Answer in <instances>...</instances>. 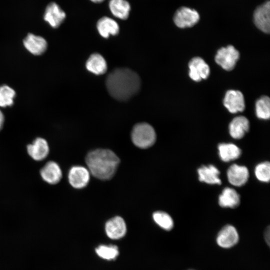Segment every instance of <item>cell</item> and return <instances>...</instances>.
<instances>
[{
  "label": "cell",
  "instance_id": "obj_12",
  "mask_svg": "<svg viewBox=\"0 0 270 270\" xmlns=\"http://www.w3.org/2000/svg\"><path fill=\"white\" fill-rule=\"evenodd\" d=\"M66 17L64 12L55 2H51L46 8L44 20L53 28L58 27Z\"/></svg>",
  "mask_w": 270,
  "mask_h": 270
},
{
  "label": "cell",
  "instance_id": "obj_20",
  "mask_svg": "<svg viewBox=\"0 0 270 270\" xmlns=\"http://www.w3.org/2000/svg\"><path fill=\"white\" fill-rule=\"evenodd\" d=\"M108 8L114 16L123 20L128 18L131 10L130 4L126 0H110Z\"/></svg>",
  "mask_w": 270,
  "mask_h": 270
},
{
  "label": "cell",
  "instance_id": "obj_16",
  "mask_svg": "<svg viewBox=\"0 0 270 270\" xmlns=\"http://www.w3.org/2000/svg\"><path fill=\"white\" fill-rule=\"evenodd\" d=\"M25 48L34 55L43 54L47 48V42L42 37L29 34L24 40Z\"/></svg>",
  "mask_w": 270,
  "mask_h": 270
},
{
  "label": "cell",
  "instance_id": "obj_27",
  "mask_svg": "<svg viewBox=\"0 0 270 270\" xmlns=\"http://www.w3.org/2000/svg\"><path fill=\"white\" fill-rule=\"evenodd\" d=\"M15 96V91L10 87L6 85L0 86V106H12Z\"/></svg>",
  "mask_w": 270,
  "mask_h": 270
},
{
  "label": "cell",
  "instance_id": "obj_32",
  "mask_svg": "<svg viewBox=\"0 0 270 270\" xmlns=\"http://www.w3.org/2000/svg\"></svg>",
  "mask_w": 270,
  "mask_h": 270
},
{
  "label": "cell",
  "instance_id": "obj_25",
  "mask_svg": "<svg viewBox=\"0 0 270 270\" xmlns=\"http://www.w3.org/2000/svg\"><path fill=\"white\" fill-rule=\"evenodd\" d=\"M95 251L99 257L108 260H114L119 254L118 248L115 245L102 244L98 246Z\"/></svg>",
  "mask_w": 270,
  "mask_h": 270
},
{
  "label": "cell",
  "instance_id": "obj_29",
  "mask_svg": "<svg viewBox=\"0 0 270 270\" xmlns=\"http://www.w3.org/2000/svg\"><path fill=\"white\" fill-rule=\"evenodd\" d=\"M270 229L268 226L264 232V238L268 246H270Z\"/></svg>",
  "mask_w": 270,
  "mask_h": 270
},
{
  "label": "cell",
  "instance_id": "obj_3",
  "mask_svg": "<svg viewBox=\"0 0 270 270\" xmlns=\"http://www.w3.org/2000/svg\"><path fill=\"white\" fill-rule=\"evenodd\" d=\"M132 140L134 144L141 148H147L152 146L156 140L154 128L148 124L138 123L132 131Z\"/></svg>",
  "mask_w": 270,
  "mask_h": 270
},
{
  "label": "cell",
  "instance_id": "obj_18",
  "mask_svg": "<svg viewBox=\"0 0 270 270\" xmlns=\"http://www.w3.org/2000/svg\"><path fill=\"white\" fill-rule=\"evenodd\" d=\"M250 128L249 121L244 116H238L234 118L230 122L229 126L230 135L234 138H242Z\"/></svg>",
  "mask_w": 270,
  "mask_h": 270
},
{
  "label": "cell",
  "instance_id": "obj_24",
  "mask_svg": "<svg viewBox=\"0 0 270 270\" xmlns=\"http://www.w3.org/2000/svg\"><path fill=\"white\" fill-rule=\"evenodd\" d=\"M256 112L257 117L267 120L270 116V100L267 96L260 98L256 103Z\"/></svg>",
  "mask_w": 270,
  "mask_h": 270
},
{
  "label": "cell",
  "instance_id": "obj_8",
  "mask_svg": "<svg viewBox=\"0 0 270 270\" xmlns=\"http://www.w3.org/2000/svg\"><path fill=\"white\" fill-rule=\"evenodd\" d=\"M189 76L196 82L206 79L210 73V69L204 60L200 57L192 58L189 62Z\"/></svg>",
  "mask_w": 270,
  "mask_h": 270
},
{
  "label": "cell",
  "instance_id": "obj_1",
  "mask_svg": "<svg viewBox=\"0 0 270 270\" xmlns=\"http://www.w3.org/2000/svg\"><path fill=\"white\" fill-rule=\"evenodd\" d=\"M106 86L109 94L119 100H126L139 90L140 80L134 71L124 68H117L108 76Z\"/></svg>",
  "mask_w": 270,
  "mask_h": 270
},
{
  "label": "cell",
  "instance_id": "obj_5",
  "mask_svg": "<svg viewBox=\"0 0 270 270\" xmlns=\"http://www.w3.org/2000/svg\"><path fill=\"white\" fill-rule=\"evenodd\" d=\"M200 19L198 13L195 10L186 7H182L176 10L174 20L180 28H190L195 25Z\"/></svg>",
  "mask_w": 270,
  "mask_h": 270
},
{
  "label": "cell",
  "instance_id": "obj_30",
  "mask_svg": "<svg viewBox=\"0 0 270 270\" xmlns=\"http://www.w3.org/2000/svg\"><path fill=\"white\" fill-rule=\"evenodd\" d=\"M4 122V116L2 112L0 110V130L2 129Z\"/></svg>",
  "mask_w": 270,
  "mask_h": 270
},
{
  "label": "cell",
  "instance_id": "obj_11",
  "mask_svg": "<svg viewBox=\"0 0 270 270\" xmlns=\"http://www.w3.org/2000/svg\"><path fill=\"white\" fill-rule=\"evenodd\" d=\"M105 230L110 238L118 240L125 236L126 232V226L122 217L116 216L106 222Z\"/></svg>",
  "mask_w": 270,
  "mask_h": 270
},
{
  "label": "cell",
  "instance_id": "obj_4",
  "mask_svg": "<svg viewBox=\"0 0 270 270\" xmlns=\"http://www.w3.org/2000/svg\"><path fill=\"white\" fill-rule=\"evenodd\" d=\"M240 57V53L232 46L219 49L215 56L216 62L224 70H231L235 66Z\"/></svg>",
  "mask_w": 270,
  "mask_h": 270
},
{
  "label": "cell",
  "instance_id": "obj_23",
  "mask_svg": "<svg viewBox=\"0 0 270 270\" xmlns=\"http://www.w3.org/2000/svg\"><path fill=\"white\" fill-rule=\"evenodd\" d=\"M218 149L220 159L225 162L238 158L242 153L240 149L233 144H220Z\"/></svg>",
  "mask_w": 270,
  "mask_h": 270
},
{
  "label": "cell",
  "instance_id": "obj_10",
  "mask_svg": "<svg viewBox=\"0 0 270 270\" xmlns=\"http://www.w3.org/2000/svg\"><path fill=\"white\" fill-rule=\"evenodd\" d=\"M224 104L231 113L244 111L245 104L242 94L239 90L227 91L224 99Z\"/></svg>",
  "mask_w": 270,
  "mask_h": 270
},
{
  "label": "cell",
  "instance_id": "obj_17",
  "mask_svg": "<svg viewBox=\"0 0 270 270\" xmlns=\"http://www.w3.org/2000/svg\"><path fill=\"white\" fill-rule=\"evenodd\" d=\"M96 28L100 35L104 38H108L110 35H116L120 30L117 22L108 16L100 18L96 24Z\"/></svg>",
  "mask_w": 270,
  "mask_h": 270
},
{
  "label": "cell",
  "instance_id": "obj_28",
  "mask_svg": "<svg viewBox=\"0 0 270 270\" xmlns=\"http://www.w3.org/2000/svg\"><path fill=\"white\" fill-rule=\"evenodd\" d=\"M256 178L261 182H268L270 179V164L265 162L258 164L255 168Z\"/></svg>",
  "mask_w": 270,
  "mask_h": 270
},
{
  "label": "cell",
  "instance_id": "obj_13",
  "mask_svg": "<svg viewBox=\"0 0 270 270\" xmlns=\"http://www.w3.org/2000/svg\"><path fill=\"white\" fill-rule=\"evenodd\" d=\"M50 148L47 141L42 138H36L31 144L27 146L29 156L36 161L44 160L49 154Z\"/></svg>",
  "mask_w": 270,
  "mask_h": 270
},
{
  "label": "cell",
  "instance_id": "obj_14",
  "mask_svg": "<svg viewBox=\"0 0 270 270\" xmlns=\"http://www.w3.org/2000/svg\"><path fill=\"white\" fill-rule=\"evenodd\" d=\"M40 174L42 180L50 184H58L62 178V171L55 162H48L40 170Z\"/></svg>",
  "mask_w": 270,
  "mask_h": 270
},
{
  "label": "cell",
  "instance_id": "obj_15",
  "mask_svg": "<svg viewBox=\"0 0 270 270\" xmlns=\"http://www.w3.org/2000/svg\"><path fill=\"white\" fill-rule=\"evenodd\" d=\"M248 171L246 167L236 164L232 165L227 172L228 182L236 186L245 184L248 180Z\"/></svg>",
  "mask_w": 270,
  "mask_h": 270
},
{
  "label": "cell",
  "instance_id": "obj_19",
  "mask_svg": "<svg viewBox=\"0 0 270 270\" xmlns=\"http://www.w3.org/2000/svg\"><path fill=\"white\" fill-rule=\"evenodd\" d=\"M199 180L208 184H221V180L219 178L220 172L214 166H203L198 170Z\"/></svg>",
  "mask_w": 270,
  "mask_h": 270
},
{
  "label": "cell",
  "instance_id": "obj_6",
  "mask_svg": "<svg viewBox=\"0 0 270 270\" xmlns=\"http://www.w3.org/2000/svg\"><path fill=\"white\" fill-rule=\"evenodd\" d=\"M239 236L236 228L228 224L223 227L216 237L218 244L224 248H230L237 244Z\"/></svg>",
  "mask_w": 270,
  "mask_h": 270
},
{
  "label": "cell",
  "instance_id": "obj_9",
  "mask_svg": "<svg viewBox=\"0 0 270 270\" xmlns=\"http://www.w3.org/2000/svg\"><path fill=\"white\" fill-rule=\"evenodd\" d=\"M90 178V172L82 166H74L70 170L68 180L70 184L76 188H82L88 184Z\"/></svg>",
  "mask_w": 270,
  "mask_h": 270
},
{
  "label": "cell",
  "instance_id": "obj_31",
  "mask_svg": "<svg viewBox=\"0 0 270 270\" xmlns=\"http://www.w3.org/2000/svg\"><path fill=\"white\" fill-rule=\"evenodd\" d=\"M91 2L94 3H100L103 2L104 0H90Z\"/></svg>",
  "mask_w": 270,
  "mask_h": 270
},
{
  "label": "cell",
  "instance_id": "obj_2",
  "mask_svg": "<svg viewBox=\"0 0 270 270\" xmlns=\"http://www.w3.org/2000/svg\"><path fill=\"white\" fill-rule=\"evenodd\" d=\"M120 160L111 150L98 148L88 152L86 162L90 172L101 180H108L114 176Z\"/></svg>",
  "mask_w": 270,
  "mask_h": 270
},
{
  "label": "cell",
  "instance_id": "obj_7",
  "mask_svg": "<svg viewBox=\"0 0 270 270\" xmlns=\"http://www.w3.org/2000/svg\"><path fill=\"white\" fill-rule=\"evenodd\" d=\"M254 22L262 32L268 33L270 30V2L268 1L255 10L254 14Z\"/></svg>",
  "mask_w": 270,
  "mask_h": 270
},
{
  "label": "cell",
  "instance_id": "obj_22",
  "mask_svg": "<svg viewBox=\"0 0 270 270\" xmlns=\"http://www.w3.org/2000/svg\"><path fill=\"white\" fill-rule=\"evenodd\" d=\"M240 202L239 194L232 188H225L219 196V204L223 208H235L239 205Z\"/></svg>",
  "mask_w": 270,
  "mask_h": 270
},
{
  "label": "cell",
  "instance_id": "obj_26",
  "mask_svg": "<svg viewBox=\"0 0 270 270\" xmlns=\"http://www.w3.org/2000/svg\"><path fill=\"white\" fill-rule=\"evenodd\" d=\"M154 222L160 228L166 230H170L174 227V221L171 216L167 213L157 211L152 214Z\"/></svg>",
  "mask_w": 270,
  "mask_h": 270
},
{
  "label": "cell",
  "instance_id": "obj_21",
  "mask_svg": "<svg viewBox=\"0 0 270 270\" xmlns=\"http://www.w3.org/2000/svg\"><path fill=\"white\" fill-rule=\"evenodd\" d=\"M87 70L96 74L105 73L107 70L106 62L99 54L94 53L90 56L86 62Z\"/></svg>",
  "mask_w": 270,
  "mask_h": 270
}]
</instances>
